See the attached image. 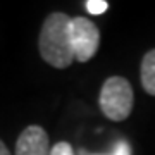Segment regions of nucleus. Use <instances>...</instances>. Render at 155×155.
Listing matches in <instances>:
<instances>
[{"mask_svg":"<svg viewBox=\"0 0 155 155\" xmlns=\"http://www.w3.org/2000/svg\"><path fill=\"white\" fill-rule=\"evenodd\" d=\"M71 43L74 52V61L88 62L93 59L100 45V31L93 21L86 17L71 19Z\"/></svg>","mask_w":155,"mask_h":155,"instance_id":"obj_3","label":"nucleus"},{"mask_svg":"<svg viewBox=\"0 0 155 155\" xmlns=\"http://www.w3.org/2000/svg\"><path fill=\"white\" fill-rule=\"evenodd\" d=\"M84 9L90 14L98 16V14H104L109 9V2H105V0H86L84 2Z\"/></svg>","mask_w":155,"mask_h":155,"instance_id":"obj_7","label":"nucleus"},{"mask_svg":"<svg viewBox=\"0 0 155 155\" xmlns=\"http://www.w3.org/2000/svg\"><path fill=\"white\" fill-rule=\"evenodd\" d=\"M79 155H133V150H131V145L127 143L126 140H119L114 148L107 153H88L86 150H79Z\"/></svg>","mask_w":155,"mask_h":155,"instance_id":"obj_6","label":"nucleus"},{"mask_svg":"<svg viewBox=\"0 0 155 155\" xmlns=\"http://www.w3.org/2000/svg\"><path fill=\"white\" fill-rule=\"evenodd\" d=\"M0 155H11V152H9V148H7V145L0 140Z\"/></svg>","mask_w":155,"mask_h":155,"instance_id":"obj_9","label":"nucleus"},{"mask_svg":"<svg viewBox=\"0 0 155 155\" xmlns=\"http://www.w3.org/2000/svg\"><path fill=\"white\" fill-rule=\"evenodd\" d=\"M140 78L143 90L148 95L155 97V48L145 54L140 67Z\"/></svg>","mask_w":155,"mask_h":155,"instance_id":"obj_5","label":"nucleus"},{"mask_svg":"<svg viewBox=\"0 0 155 155\" xmlns=\"http://www.w3.org/2000/svg\"><path fill=\"white\" fill-rule=\"evenodd\" d=\"M14 155H50L48 134L41 126H28L16 141Z\"/></svg>","mask_w":155,"mask_h":155,"instance_id":"obj_4","label":"nucleus"},{"mask_svg":"<svg viewBox=\"0 0 155 155\" xmlns=\"http://www.w3.org/2000/svg\"><path fill=\"white\" fill-rule=\"evenodd\" d=\"M100 109L110 121H126L134 104L133 86L122 76H110L102 84L98 97Z\"/></svg>","mask_w":155,"mask_h":155,"instance_id":"obj_2","label":"nucleus"},{"mask_svg":"<svg viewBox=\"0 0 155 155\" xmlns=\"http://www.w3.org/2000/svg\"><path fill=\"white\" fill-rule=\"evenodd\" d=\"M50 155H74V150L67 141H59L50 148Z\"/></svg>","mask_w":155,"mask_h":155,"instance_id":"obj_8","label":"nucleus"},{"mask_svg":"<svg viewBox=\"0 0 155 155\" xmlns=\"http://www.w3.org/2000/svg\"><path fill=\"white\" fill-rule=\"evenodd\" d=\"M71 19L64 12H52L40 29V55L48 66L66 69L74 62L71 43Z\"/></svg>","mask_w":155,"mask_h":155,"instance_id":"obj_1","label":"nucleus"}]
</instances>
